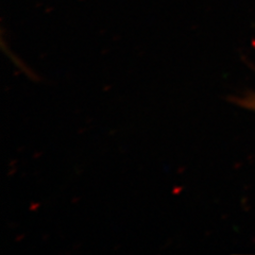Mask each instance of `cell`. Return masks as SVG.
I'll list each match as a JSON object with an SVG mask.
<instances>
[{
	"mask_svg": "<svg viewBox=\"0 0 255 255\" xmlns=\"http://www.w3.org/2000/svg\"><path fill=\"white\" fill-rule=\"evenodd\" d=\"M236 103L246 109L255 112V94H248L245 95L244 97L237 98Z\"/></svg>",
	"mask_w": 255,
	"mask_h": 255,
	"instance_id": "1",
	"label": "cell"
}]
</instances>
